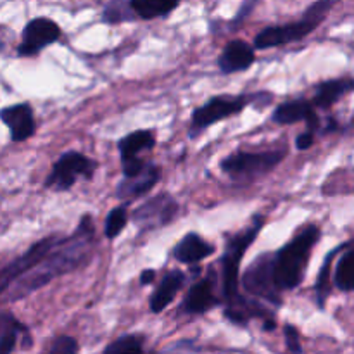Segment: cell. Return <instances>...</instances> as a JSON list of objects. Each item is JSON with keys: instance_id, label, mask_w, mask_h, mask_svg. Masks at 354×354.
Listing matches in <instances>:
<instances>
[{"instance_id": "obj_12", "label": "cell", "mask_w": 354, "mask_h": 354, "mask_svg": "<svg viewBox=\"0 0 354 354\" xmlns=\"http://www.w3.org/2000/svg\"><path fill=\"white\" fill-rule=\"evenodd\" d=\"M156 145V137L151 130H137L128 133L118 142V151L123 168V178L138 175L147 162L140 158V152L151 151Z\"/></svg>"}, {"instance_id": "obj_13", "label": "cell", "mask_w": 354, "mask_h": 354, "mask_svg": "<svg viewBox=\"0 0 354 354\" xmlns=\"http://www.w3.org/2000/svg\"><path fill=\"white\" fill-rule=\"evenodd\" d=\"M0 120L6 123V127L10 130V138L12 142H24L30 137H33L37 130L35 123V114L30 104H16V106L3 107L0 111Z\"/></svg>"}, {"instance_id": "obj_17", "label": "cell", "mask_w": 354, "mask_h": 354, "mask_svg": "<svg viewBox=\"0 0 354 354\" xmlns=\"http://www.w3.org/2000/svg\"><path fill=\"white\" fill-rule=\"evenodd\" d=\"M220 304L218 297L214 296V280L213 277L201 279L189 289V294L183 301V310L189 315H203Z\"/></svg>"}, {"instance_id": "obj_7", "label": "cell", "mask_w": 354, "mask_h": 354, "mask_svg": "<svg viewBox=\"0 0 354 354\" xmlns=\"http://www.w3.org/2000/svg\"><path fill=\"white\" fill-rule=\"evenodd\" d=\"M97 162L78 151H68L54 162L50 175L45 180V187L57 192L71 189L78 178L92 180Z\"/></svg>"}, {"instance_id": "obj_21", "label": "cell", "mask_w": 354, "mask_h": 354, "mask_svg": "<svg viewBox=\"0 0 354 354\" xmlns=\"http://www.w3.org/2000/svg\"><path fill=\"white\" fill-rule=\"evenodd\" d=\"M180 0H130L135 16L140 19L165 17L178 7Z\"/></svg>"}, {"instance_id": "obj_23", "label": "cell", "mask_w": 354, "mask_h": 354, "mask_svg": "<svg viewBox=\"0 0 354 354\" xmlns=\"http://www.w3.org/2000/svg\"><path fill=\"white\" fill-rule=\"evenodd\" d=\"M353 242L349 241L348 245L344 248V251L341 252V258L337 259V266H335V275L334 282L341 292H351L353 290Z\"/></svg>"}, {"instance_id": "obj_26", "label": "cell", "mask_w": 354, "mask_h": 354, "mask_svg": "<svg viewBox=\"0 0 354 354\" xmlns=\"http://www.w3.org/2000/svg\"><path fill=\"white\" fill-rule=\"evenodd\" d=\"M144 353V339L140 335L128 334L111 342L102 354H142Z\"/></svg>"}, {"instance_id": "obj_10", "label": "cell", "mask_w": 354, "mask_h": 354, "mask_svg": "<svg viewBox=\"0 0 354 354\" xmlns=\"http://www.w3.org/2000/svg\"><path fill=\"white\" fill-rule=\"evenodd\" d=\"M61 235H50V237H45L41 241L35 242L23 256L14 259L10 265H7L6 268L0 270V294L6 292L10 286H12L16 280H19L21 277L26 275L31 268L38 265L55 245L61 241Z\"/></svg>"}, {"instance_id": "obj_16", "label": "cell", "mask_w": 354, "mask_h": 354, "mask_svg": "<svg viewBox=\"0 0 354 354\" xmlns=\"http://www.w3.org/2000/svg\"><path fill=\"white\" fill-rule=\"evenodd\" d=\"M256 61L254 48L244 40H232L225 45L218 57V68L223 75H234V73L245 71L251 68Z\"/></svg>"}, {"instance_id": "obj_11", "label": "cell", "mask_w": 354, "mask_h": 354, "mask_svg": "<svg viewBox=\"0 0 354 354\" xmlns=\"http://www.w3.org/2000/svg\"><path fill=\"white\" fill-rule=\"evenodd\" d=\"M61 37V28L48 17H35L24 26L21 33V44L17 47L19 57H33L45 47L55 44Z\"/></svg>"}, {"instance_id": "obj_28", "label": "cell", "mask_w": 354, "mask_h": 354, "mask_svg": "<svg viewBox=\"0 0 354 354\" xmlns=\"http://www.w3.org/2000/svg\"><path fill=\"white\" fill-rule=\"evenodd\" d=\"M78 353V342L71 335H61L52 342L48 351L45 354H76Z\"/></svg>"}, {"instance_id": "obj_8", "label": "cell", "mask_w": 354, "mask_h": 354, "mask_svg": "<svg viewBox=\"0 0 354 354\" xmlns=\"http://www.w3.org/2000/svg\"><path fill=\"white\" fill-rule=\"evenodd\" d=\"M272 256L273 252H265L258 256L242 275V286L245 292L251 294L256 299H263L265 303L280 308L282 294L277 290L272 275Z\"/></svg>"}, {"instance_id": "obj_18", "label": "cell", "mask_w": 354, "mask_h": 354, "mask_svg": "<svg viewBox=\"0 0 354 354\" xmlns=\"http://www.w3.org/2000/svg\"><path fill=\"white\" fill-rule=\"evenodd\" d=\"M187 282V275L180 270H171L166 273L161 279L159 286L152 292L151 299H149V306H151L152 313H161L165 311L169 304L173 303L176 294L183 289Z\"/></svg>"}, {"instance_id": "obj_4", "label": "cell", "mask_w": 354, "mask_h": 354, "mask_svg": "<svg viewBox=\"0 0 354 354\" xmlns=\"http://www.w3.org/2000/svg\"><path fill=\"white\" fill-rule=\"evenodd\" d=\"M337 2L339 0H317V2L311 3L304 10L303 17L299 21H296V23L265 28V30H261L256 35L254 48L266 50V48L280 47V45L294 44V41L303 40V38H306L308 35L313 33L320 26L322 21L334 9V6H337Z\"/></svg>"}, {"instance_id": "obj_27", "label": "cell", "mask_w": 354, "mask_h": 354, "mask_svg": "<svg viewBox=\"0 0 354 354\" xmlns=\"http://www.w3.org/2000/svg\"><path fill=\"white\" fill-rule=\"evenodd\" d=\"M127 223H128L127 204L114 207V209L107 214L106 223H104V235H106V239H109V241L116 239L118 235L124 230Z\"/></svg>"}, {"instance_id": "obj_30", "label": "cell", "mask_w": 354, "mask_h": 354, "mask_svg": "<svg viewBox=\"0 0 354 354\" xmlns=\"http://www.w3.org/2000/svg\"><path fill=\"white\" fill-rule=\"evenodd\" d=\"M315 144V133L313 131H304V133L297 135L296 138V147L297 151H306V149H310L311 145Z\"/></svg>"}, {"instance_id": "obj_32", "label": "cell", "mask_w": 354, "mask_h": 354, "mask_svg": "<svg viewBox=\"0 0 354 354\" xmlns=\"http://www.w3.org/2000/svg\"><path fill=\"white\" fill-rule=\"evenodd\" d=\"M3 50V41H0V52Z\"/></svg>"}, {"instance_id": "obj_15", "label": "cell", "mask_w": 354, "mask_h": 354, "mask_svg": "<svg viewBox=\"0 0 354 354\" xmlns=\"http://www.w3.org/2000/svg\"><path fill=\"white\" fill-rule=\"evenodd\" d=\"M272 120L277 124H294L299 123V121H306L308 128L313 133L315 130L320 128V118H318L313 104L306 99H294L280 104L273 113Z\"/></svg>"}, {"instance_id": "obj_2", "label": "cell", "mask_w": 354, "mask_h": 354, "mask_svg": "<svg viewBox=\"0 0 354 354\" xmlns=\"http://www.w3.org/2000/svg\"><path fill=\"white\" fill-rule=\"evenodd\" d=\"M93 239H95V227L92 218L85 214L69 237H62L59 244L35 268H31L26 275L9 287V301L30 296L31 292L41 289L57 277L75 272L86 265L92 254Z\"/></svg>"}, {"instance_id": "obj_1", "label": "cell", "mask_w": 354, "mask_h": 354, "mask_svg": "<svg viewBox=\"0 0 354 354\" xmlns=\"http://www.w3.org/2000/svg\"><path fill=\"white\" fill-rule=\"evenodd\" d=\"M263 218H252V223L248 228L241 230L235 235H228L225 252L221 256V294L227 304L225 317L235 325H248L252 318H263L265 330H273L277 327L273 320L272 311L261 306V303L248 299L239 292V272H241V261L248 252L249 245L258 239L263 228Z\"/></svg>"}, {"instance_id": "obj_20", "label": "cell", "mask_w": 354, "mask_h": 354, "mask_svg": "<svg viewBox=\"0 0 354 354\" xmlns=\"http://www.w3.org/2000/svg\"><path fill=\"white\" fill-rule=\"evenodd\" d=\"M353 88L354 82L351 78L327 80V82H322L315 86L313 100H310V102L318 109H330L335 102H339Z\"/></svg>"}, {"instance_id": "obj_9", "label": "cell", "mask_w": 354, "mask_h": 354, "mask_svg": "<svg viewBox=\"0 0 354 354\" xmlns=\"http://www.w3.org/2000/svg\"><path fill=\"white\" fill-rule=\"evenodd\" d=\"M178 203L168 192L151 197L131 213V220L140 232H152L171 223L178 214Z\"/></svg>"}, {"instance_id": "obj_5", "label": "cell", "mask_w": 354, "mask_h": 354, "mask_svg": "<svg viewBox=\"0 0 354 354\" xmlns=\"http://www.w3.org/2000/svg\"><path fill=\"white\" fill-rule=\"evenodd\" d=\"M273 100L272 93L259 92V93H242L237 97H228V95H216L213 99L207 100L204 106L197 107L192 113V121H190V130L189 135L196 138L201 131L206 128L213 127L214 123L227 120V118L235 116V114L242 113L244 107L256 104L259 107H265Z\"/></svg>"}, {"instance_id": "obj_24", "label": "cell", "mask_w": 354, "mask_h": 354, "mask_svg": "<svg viewBox=\"0 0 354 354\" xmlns=\"http://www.w3.org/2000/svg\"><path fill=\"white\" fill-rule=\"evenodd\" d=\"M26 332L24 325H21L10 313L0 315V354H10L16 348L17 335Z\"/></svg>"}, {"instance_id": "obj_22", "label": "cell", "mask_w": 354, "mask_h": 354, "mask_svg": "<svg viewBox=\"0 0 354 354\" xmlns=\"http://www.w3.org/2000/svg\"><path fill=\"white\" fill-rule=\"evenodd\" d=\"M349 242V241H348ZM348 242L342 245H337L334 251L328 252L324 259V265H322L320 272H318L317 283H315V296H317V304L318 308L325 306V301L330 296V272H332V263H334L335 256H339L342 252V249L348 245Z\"/></svg>"}, {"instance_id": "obj_29", "label": "cell", "mask_w": 354, "mask_h": 354, "mask_svg": "<svg viewBox=\"0 0 354 354\" xmlns=\"http://www.w3.org/2000/svg\"><path fill=\"white\" fill-rule=\"evenodd\" d=\"M283 337H286L287 349L292 354H303V346H301L299 330L294 325H286L283 327Z\"/></svg>"}, {"instance_id": "obj_14", "label": "cell", "mask_w": 354, "mask_h": 354, "mask_svg": "<svg viewBox=\"0 0 354 354\" xmlns=\"http://www.w3.org/2000/svg\"><path fill=\"white\" fill-rule=\"evenodd\" d=\"M159 180H161V168L154 165V162H147L138 175L123 178L118 183L116 197L121 201L137 199V197H142L147 192H151L158 185Z\"/></svg>"}, {"instance_id": "obj_19", "label": "cell", "mask_w": 354, "mask_h": 354, "mask_svg": "<svg viewBox=\"0 0 354 354\" xmlns=\"http://www.w3.org/2000/svg\"><path fill=\"white\" fill-rule=\"evenodd\" d=\"M214 254V245L204 241L199 234L190 232L173 248V258L183 265H197Z\"/></svg>"}, {"instance_id": "obj_31", "label": "cell", "mask_w": 354, "mask_h": 354, "mask_svg": "<svg viewBox=\"0 0 354 354\" xmlns=\"http://www.w3.org/2000/svg\"><path fill=\"white\" fill-rule=\"evenodd\" d=\"M154 277H156L154 270H144V272L140 273V283L142 286H147V283H151L152 280H154Z\"/></svg>"}, {"instance_id": "obj_6", "label": "cell", "mask_w": 354, "mask_h": 354, "mask_svg": "<svg viewBox=\"0 0 354 354\" xmlns=\"http://www.w3.org/2000/svg\"><path fill=\"white\" fill-rule=\"evenodd\" d=\"M287 149L265 152H245L237 151L227 156L221 161L220 168L225 175L235 182H251L261 178L277 168L286 159Z\"/></svg>"}, {"instance_id": "obj_3", "label": "cell", "mask_w": 354, "mask_h": 354, "mask_svg": "<svg viewBox=\"0 0 354 354\" xmlns=\"http://www.w3.org/2000/svg\"><path fill=\"white\" fill-rule=\"evenodd\" d=\"M318 241H320V228L317 225H308L289 244L273 252L272 275L273 283L280 294L283 290H294L303 283L310 256Z\"/></svg>"}, {"instance_id": "obj_25", "label": "cell", "mask_w": 354, "mask_h": 354, "mask_svg": "<svg viewBox=\"0 0 354 354\" xmlns=\"http://www.w3.org/2000/svg\"><path fill=\"white\" fill-rule=\"evenodd\" d=\"M135 12L130 6V0H109L104 7L102 21L107 24L128 23L135 19Z\"/></svg>"}]
</instances>
